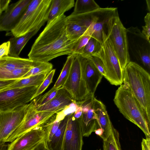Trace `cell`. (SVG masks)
<instances>
[{
	"label": "cell",
	"mask_w": 150,
	"mask_h": 150,
	"mask_svg": "<svg viewBox=\"0 0 150 150\" xmlns=\"http://www.w3.org/2000/svg\"><path fill=\"white\" fill-rule=\"evenodd\" d=\"M66 18L63 14L47 22L32 46L28 59L35 62H47L59 56L73 54L81 38L73 41L68 38Z\"/></svg>",
	"instance_id": "1"
},
{
	"label": "cell",
	"mask_w": 150,
	"mask_h": 150,
	"mask_svg": "<svg viewBox=\"0 0 150 150\" xmlns=\"http://www.w3.org/2000/svg\"><path fill=\"white\" fill-rule=\"evenodd\" d=\"M123 85L142 107L150 128V75L143 68L130 61L123 71Z\"/></svg>",
	"instance_id": "2"
},
{
	"label": "cell",
	"mask_w": 150,
	"mask_h": 150,
	"mask_svg": "<svg viewBox=\"0 0 150 150\" xmlns=\"http://www.w3.org/2000/svg\"><path fill=\"white\" fill-rule=\"evenodd\" d=\"M113 101L126 118L141 129L146 137H150V128L142 107L131 92L125 88L123 84L120 85L116 91Z\"/></svg>",
	"instance_id": "3"
},
{
	"label": "cell",
	"mask_w": 150,
	"mask_h": 150,
	"mask_svg": "<svg viewBox=\"0 0 150 150\" xmlns=\"http://www.w3.org/2000/svg\"><path fill=\"white\" fill-rule=\"evenodd\" d=\"M51 1L52 0H32L20 21L11 31L14 37L38 31L47 21Z\"/></svg>",
	"instance_id": "4"
},
{
	"label": "cell",
	"mask_w": 150,
	"mask_h": 150,
	"mask_svg": "<svg viewBox=\"0 0 150 150\" xmlns=\"http://www.w3.org/2000/svg\"><path fill=\"white\" fill-rule=\"evenodd\" d=\"M106 33L123 71L130 62L127 29L119 16L117 10L110 18L106 25Z\"/></svg>",
	"instance_id": "5"
},
{
	"label": "cell",
	"mask_w": 150,
	"mask_h": 150,
	"mask_svg": "<svg viewBox=\"0 0 150 150\" xmlns=\"http://www.w3.org/2000/svg\"><path fill=\"white\" fill-rule=\"evenodd\" d=\"M103 40L100 49L93 55L99 57L102 61L105 72V78L112 85H120L123 83V71L105 31L103 32Z\"/></svg>",
	"instance_id": "6"
},
{
	"label": "cell",
	"mask_w": 150,
	"mask_h": 150,
	"mask_svg": "<svg viewBox=\"0 0 150 150\" xmlns=\"http://www.w3.org/2000/svg\"><path fill=\"white\" fill-rule=\"evenodd\" d=\"M57 113L37 111L33 100L29 103L25 115L20 125L9 137L6 142H11L25 132L33 129L44 127L55 120Z\"/></svg>",
	"instance_id": "7"
},
{
	"label": "cell",
	"mask_w": 150,
	"mask_h": 150,
	"mask_svg": "<svg viewBox=\"0 0 150 150\" xmlns=\"http://www.w3.org/2000/svg\"><path fill=\"white\" fill-rule=\"evenodd\" d=\"M38 87H27L0 91V112L12 111L29 103L33 100Z\"/></svg>",
	"instance_id": "8"
},
{
	"label": "cell",
	"mask_w": 150,
	"mask_h": 150,
	"mask_svg": "<svg viewBox=\"0 0 150 150\" xmlns=\"http://www.w3.org/2000/svg\"><path fill=\"white\" fill-rule=\"evenodd\" d=\"M75 55L69 74L62 87L66 90L77 103L84 100L90 95L82 77L81 56Z\"/></svg>",
	"instance_id": "9"
},
{
	"label": "cell",
	"mask_w": 150,
	"mask_h": 150,
	"mask_svg": "<svg viewBox=\"0 0 150 150\" xmlns=\"http://www.w3.org/2000/svg\"><path fill=\"white\" fill-rule=\"evenodd\" d=\"M127 33L133 38L128 40V47L136 59L149 70L150 69V43L137 27L127 29Z\"/></svg>",
	"instance_id": "10"
},
{
	"label": "cell",
	"mask_w": 150,
	"mask_h": 150,
	"mask_svg": "<svg viewBox=\"0 0 150 150\" xmlns=\"http://www.w3.org/2000/svg\"><path fill=\"white\" fill-rule=\"evenodd\" d=\"M28 105L29 103L11 111L0 112V143L5 142L6 139L20 125Z\"/></svg>",
	"instance_id": "11"
},
{
	"label": "cell",
	"mask_w": 150,
	"mask_h": 150,
	"mask_svg": "<svg viewBox=\"0 0 150 150\" xmlns=\"http://www.w3.org/2000/svg\"><path fill=\"white\" fill-rule=\"evenodd\" d=\"M117 10V8L100 7L90 12V25L83 35L89 36L102 44L103 32L105 31L106 23Z\"/></svg>",
	"instance_id": "12"
},
{
	"label": "cell",
	"mask_w": 150,
	"mask_h": 150,
	"mask_svg": "<svg viewBox=\"0 0 150 150\" xmlns=\"http://www.w3.org/2000/svg\"><path fill=\"white\" fill-rule=\"evenodd\" d=\"M32 0H21L9 5L0 16V31H11L20 21Z\"/></svg>",
	"instance_id": "13"
},
{
	"label": "cell",
	"mask_w": 150,
	"mask_h": 150,
	"mask_svg": "<svg viewBox=\"0 0 150 150\" xmlns=\"http://www.w3.org/2000/svg\"><path fill=\"white\" fill-rule=\"evenodd\" d=\"M46 126L33 129L21 135L8 144L7 150H33L45 139Z\"/></svg>",
	"instance_id": "14"
},
{
	"label": "cell",
	"mask_w": 150,
	"mask_h": 150,
	"mask_svg": "<svg viewBox=\"0 0 150 150\" xmlns=\"http://www.w3.org/2000/svg\"><path fill=\"white\" fill-rule=\"evenodd\" d=\"M80 118H75L73 112L69 114L63 150H82L83 144Z\"/></svg>",
	"instance_id": "15"
},
{
	"label": "cell",
	"mask_w": 150,
	"mask_h": 150,
	"mask_svg": "<svg viewBox=\"0 0 150 150\" xmlns=\"http://www.w3.org/2000/svg\"><path fill=\"white\" fill-rule=\"evenodd\" d=\"M88 12L71 13L66 18V30L68 38L71 41L79 39L83 35L89 26Z\"/></svg>",
	"instance_id": "16"
},
{
	"label": "cell",
	"mask_w": 150,
	"mask_h": 150,
	"mask_svg": "<svg viewBox=\"0 0 150 150\" xmlns=\"http://www.w3.org/2000/svg\"><path fill=\"white\" fill-rule=\"evenodd\" d=\"M94 97L89 95L84 100L76 103L82 108L80 119L83 137H88L96 130L97 122L93 108Z\"/></svg>",
	"instance_id": "17"
},
{
	"label": "cell",
	"mask_w": 150,
	"mask_h": 150,
	"mask_svg": "<svg viewBox=\"0 0 150 150\" xmlns=\"http://www.w3.org/2000/svg\"><path fill=\"white\" fill-rule=\"evenodd\" d=\"M81 61L82 77L86 88L89 95L94 96L103 76L88 58L81 56Z\"/></svg>",
	"instance_id": "18"
},
{
	"label": "cell",
	"mask_w": 150,
	"mask_h": 150,
	"mask_svg": "<svg viewBox=\"0 0 150 150\" xmlns=\"http://www.w3.org/2000/svg\"><path fill=\"white\" fill-rule=\"evenodd\" d=\"M74 103H76L70 93L65 88L61 87L58 89L56 95L50 100L43 105L36 108L37 111L58 113Z\"/></svg>",
	"instance_id": "19"
},
{
	"label": "cell",
	"mask_w": 150,
	"mask_h": 150,
	"mask_svg": "<svg viewBox=\"0 0 150 150\" xmlns=\"http://www.w3.org/2000/svg\"><path fill=\"white\" fill-rule=\"evenodd\" d=\"M93 112L96 118V130L100 128L103 131L101 137L105 141L111 134L113 125L106 110V106L100 101L94 97L93 103Z\"/></svg>",
	"instance_id": "20"
},
{
	"label": "cell",
	"mask_w": 150,
	"mask_h": 150,
	"mask_svg": "<svg viewBox=\"0 0 150 150\" xmlns=\"http://www.w3.org/2000/svg\"><path fill=\"white\" fill-rule=\"evenodd\" d=\"M37 64V62L28 58L4 56L0 58V74L8 73L16 69L33 67Z\"/></svg>",
	"instance_id": "21"
},
{
	"label": "cell",
	"mask_w": 150,
	"mask_h": 150,
	"mask_svg": "<svg viewBox=\"0 0 150 150\" xmlns=\"http://www.w3.org/2000/svg\"><path fill=\"white\" fill-rule=\"evenodd\" d=\"M69 117L68 114L60 120L57 131L50 140L46 142L47 146L49 150H63Z\"/></svg>",
	"instance_id": "22"
},
{
	"label": "cell",
	"mask_w": 150,
	"mask_h": 150,
	"mask_svg": "<svg viewBox=\"0 0 150 150\" xmlns=\"http://www.w3.org/2000/svg\"><path fill=\"white\" fill-rule=\"evenodd\" d=\"M74 0H52L48 12L47 21L64 14L74 6Z\"/></svg>",
	"instance_id": "23"
},
{
	"label": "cell",
	"mask_w": 150,
	"mask_h": 150,
	"mask_svg": "<svg viewBox=\"0 0 150 150\" xmlns=\"http://www.w3.org/2000/svg\"><path fill=\"white\" fill-rule=\"evenodd\" d=\"M38 31H34L23 36L10 38L9 40L10 45L8 55L14 57H19L21 50L27 43Z\"/></svg>",
	"instance_id": "24"
},
{
	"label": "cell",
	"mask_w": 150,
	"mask_h": 150,
	"mask_svg": "<svg viewBox=\"0 0 150 150\" xmlns=\"http://www.w3.org/2000/svg\"><path fill=\"white\" fill-rule=\"evenodd\" d=\"M48 74H43L37 75L19 79L15 83L2 91L27 87L39 86Z\"/></svg>",
	"instance_id": "25"
},
{
	"label": "cell",
	"mask_w": 150,
	"mask_h": 150,
	"mask_svg": "<svg viewBox=\"0 0 150 150\" xmlns=\"http://www.w3.org/2000/svg\"><path fill=\"white\" fill-rule=\"evenodd\" d=\"M75 55H69L62 70L61 72L55 83L53 87L58 89L61 87L67 79L69 74L71 66Z\"/></svg>",
	"instance_id": "26"
},
{
	"label": "cell",
	"mask_w": 150,
	"mask_h": 150,
	"mask_svg": "<svg viewBox=\"0 0 150 150\" xmlns=\"http://www.w3.org/2000/svg\"><path fill=\"white\" fill-rule=\"evenodd\" d=\"M100 8L93 0H77L72 13L79 14L90 12Z\"/></svg>",
	"instance_id": "27"
},
{
	"label": "cell",
	"mask_w": 150,
	"mask_h": 150,
	"mask_svg": "<svg viewBox=\"0 0 150 150\" xmlns=\"http://www.w3.org/2000/svg\"><path fill=\"white\" fill-rule=\"evenodd\" d=\"M103 150H122L118 131L113 126L111 134L103 141Z\"/></svg>",
	"instance_id": "28"
},
{
	"label": "cell",
	"mask_w": 150,
	"mask_h": 150,
	"mask_svg": "<svg viewBox=\"0 0 150 150\" xmlns=\"http://www.w3.org/2000/svg\"><path fill=\"white\" fill-rule=\"evenodd\" d=\"M52 64L49 62H37L21 78L43 74H48L52 69Z\"/></svg>",
	"instance_id": "29"
},
{
	"label": "cell",
	"mask_w": 150,
	"mask_h": 150,
	"mask_svg": "<svg viewBox=\"0 0 150 150\" xmlns=\"http://www.w3.org/2000/svg\"><path fill=\"white\" fill-rule=\"evenodd\" d=\"M101 44L96 39L91 37L85 46L82 54L80 55L83 57L88 58L93 55L99 50Z\"/></svg>",
	"instance_id": "30"
},
{
	"label": "cell",
	"mask_w": 150,
	"mask_h": 150,
	"mask_svg": "<svg viewBox=\"0 0 150 150\" xmlns=\"http://www.w3.org/2000/svg\"><path fill=\"white\" fill-rule=\"evenodd\" d=\"M32 67L16 69L10 72L0 74V80L19 79L27 73Z\"/></svg>",
	"instance_id": "31"
},
{
	"label": "cell",
	"mask_w": 150,
	"mask_h": 150,
	"mask_svg": "<svg viewBox=\"0 0 150 150\" xmlns=\"http://www.w3.org/2000/svg\"><path fill=\"white\" fill-rule=\"evenodd\" d=\"M58 89L53 87L43 95L34 98L32 100L35 107L43 105L50 100L56 95Z\"/></svg>",
	"instance_id": "32"
},
{
	"label": "cell",
	"mask_w": 150,
	"mask_h": 150,
	"mask_svg": "<svg viewBox=\"0 0 150 150\" xmlns=\"http://www.w3.org/2000/svg\"><path fill=\"white\" fill-rule=\"evenodd\" d=\"M55 71V69H53L48 73L42 83L38 87L33 97V99L43 93L52 82L53 78Z\"/></svg>",
	"instance_id": "33"
},
{
	"label": "cell",
	"mask_w": 150,
	"mask_h": 150,
	"mask_svg": "<svg viewBox=\"0 0 150 150\" xmlns=\"http://www.w3.org/2000/svg\"><path fill=\"white\" fill-rule=\"evenodd\" d=\"M91 37L88 35H83L80 38L73 54L81 55L83 49Z\"/></svg>",
	"instance_id": "34"
},
{
	"label": "cell",
	"mask_w": 150,
	"mask_h": 150,
	"mask_svg": "<svg viewBox=\"0 0 150 150\" xmlns=\"http://www.w3.org/2000/svg\"><path fill=\"white\" fill-rule=\"evenodd\" d=\"M95 67L104 77L105 76V72L103 63L101 59L97 57L92 55L88 57Z\"/></svg>",
	"instance_id": "35"
},
{
	"label": "cell",
	"mask_w": 150,
	"mask_h": 150,
	"mask_svg": "<svg viewBox=\"0 0 150 150\" xmlns=\"http://www.w3.org/2000/svg\"><path fill=\"white\" fill-rule=\"evenodd\" d=\"M145 25L142 26V33L146 38L148 41L150 43V13H147L144 18Z\"/></svg>",
	"instance_id": "36"
},
{
	"label": "cell",
	"mask_w": 150,
	"mask_h": 150,
	"mask_svg": "<svg viewBox=\"0 0 150 150\" xmlns=\"http://www.w3.org/2000/svg\"><path fill=\"white\" fill-rule=\"evenodd\" d=\"M10 43L9 41L3 43L0 45V58L8 55Z\"/></svg>",
	"instance_id": "37"
},
{
	"label": "cell",
	"mask_w": 150,
	"mask_h": 150,
	"mask_svg": "<svg viewBox=\"0 0 150 150\" xmlns=\"http://www.w3.org/2000/svg\"><path fill=\"white\" fill-rule=\"evenodd\" d=\"M18 79L10 80H0V91H1L11 84H13Z\"/></svg>",
	"instance_id": "38"
},
{
	"label": "cell",
	"mask_w": 150,
	"mask_h": 150,
	"mask_svg": "<svg viewBox=\"0 0 150 150\" xmlns=\"http://www.w3.org/2000/svg\"><path fill=\"white\" fill-rule=\"evenodd\" d=\"M141 146L142 150H150V137L142 139Z\"/></svg>",
	"instance_id": "39"
},
{
	"label": "cell",
	"mask_w": 150,
	"mask_h": 150,
	"mask_svg": "<svg viewBox=\"0 0 150 150\" xmlns=\"http://www.w3.org/2000/svg\"><path fill=\"white\" fill-rule=\"evenodd\" d=\"M11 1L10 0H0V16L7 8Z\"/></svg>",
	"instance_id": "40"
},
{
	"label": "cell",
	"mask_w": 150,
	"mask_h": 150,
	"mask_svg": "<svg viewBox=\"0 0 150 150\" xmlns=\"http://www.w3.org/2000/svg\"><path fill=\"white\" fill-rule=\"evenodd\" d=\"M32 150H49L47 146L45 138Z\"/></svg>",
	"instance_id": "41"
},
{
	"label": "cell",
	"mask_w": 150,
	"mask_h": 150,
	"mask_svg": "<svg viewBox=\"0 0 150 150\" xmlns=\"http://www.w3.org/2000/svg\"><path fill=\"white\" fill-rule=\"evenodd\" d=\"M5 142H2L0 143V150H6L7 145Z\"/></svg>",
	"instance_id": "42"
},
{
	"label": "cell",
	"mask_w": 150,
	"mask_h": 150,
	"mask_svg": "<svg viewBox=\"0 0 150 150\" xmlns=\"http://www.w3.org/2000/svg\"><path fill=\"white\" fill-rule=\"evenodd\" d=\"M96 134L100 137H101L103 134V131L102 130L100 129H98L96 130L94 132Z\"/></svg>",
	"instance_id": "43"
},
{
	"label": "cell",
	"mask_w": 150,
	"mask_h": 150,
	"mask_svg": "<svg viewBox=\"0 0 150 150\" xmlns=\"http://www.w3.org/2000/svg\"><path fill=\"white\" fill-rule=\"evenodd\" d=\"M147 9L148 11L150 12V1L149 0H146Z\"/></svg>",
	"instance_id": "44"
},
{
	"label": "cell",
	"mask_w": 150,
	"mask_h": 150,
	"mask_svg": "<svg viewBox=\"0 0 150 150\" xmlns=\"http://www.w3.org/2000/svg\"><path fill=\"white\" fill-rule=\"evenodd\" d=\"M97 150H101V149H97Z\"/></svg>",
	"instance_id": "45"
}]
</instances>
